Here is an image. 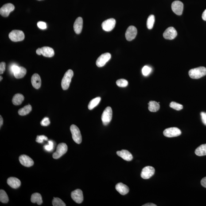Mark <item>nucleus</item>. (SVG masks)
<instances>
[{
  "label": "nucleus",
  "mask_w": 206,
  "mask_h": 206,
  "mask_svg": "<svg viewBox=\"0 0 206 206\" xmlns=\"http://www.w3.org/2000/svg\"><path fill=\"white\" fill-rule=\"evenodd\" d=\"M188 75L191 78L198 79L206 75V68L204 67L192 69L190 70Z\"/></svg>",
  "instance_id": "obj_1"
},
{
  "label": "nucleus",
  "mask_w": 206,
  "mask_h": 206,
  "mask_svg": "<svg viewBox=\"0 0 206 206\" xmlns=\"http://www.w3.org/2000/svg\"><path fill=\"white\" fill-rule=\"evenodd\" d=\"M73 76V72L71 70H68L65 74L61 83L62 87L63 90H67L69 88Z\"/></svg>",
  "instance_id": "obj_2"
},
{
  "label": "nucleus",
  "mask_w": 206,
  "mask_h": 206,
  "mask_svg": "<svg viewBox=\"0 0 206 206\" xmlns=\"http://www.w3.org/2000/svg\"><path fill=\"white\" fill-rule=\"evenodd\" d=\"M73 139L76 143L80 144L82 142V136L80 130L76 125H71L70 128Z\"/></svg>",
  "instance_id": "obj_3"
},
{
  "label": "nucleus",
  "mask_w": 206,
  "mask_h": 206,
  "mask_svg": "<svg viewBox=\"0 0 206 206\" xmlns=\"http://www.w3.org/2000/svg\"><path fill=\"white\" fill-rule=\"evenodd\" d=\"M68 150V147L64 143L59 144L56 148V151L53 154L52 157L55 159H57L66 153Z\"/></svg>",
  "instance_id": "obj_4"
},
{
  "label": "nucleus",
  "mask_w": 206,
  "mask_h": 206,
  "mask_svg": "<svg viewBox=\"0 0 206 206\" xmlns=\"http://www.w3.org/2000/svg\"><path fill=\"white\" fill-rule=\"evenodd\" d=\"M112 118V110L110 107L105 109L102 114V120L103 125L107 126L111 122Z\"/></svg>",
  "instance_id": "obj_5"
},
{
  "label": "nucleus",
  "mask_w": 206,
  "mask_h": 206,
  "mask_svg": "<svg viewBox=\"0 0 206 206\" xmlns=\"http://www.w3.org/2000/svg\"><path fill=\"white\" fill-rule=\"evenodd\" d=\"M9 36L10 40L13 42L22 41L25 38V34L23 32L19 30L12 31L9 33Z\"/></svg>",
  "instance_id": "obj_6"
},
{
  "label": "nucleus",
  "mask_w": 206,
  "mask_h": 206,
  "mask_svg": "<svg viewBox=\"0 0 206 206\" xmlns=\"http://www.w3.org/2000/svg\"><path fill=\"white\" fill-rule=\"evenodd\" d=\"M163 135L168 137H173L181 135V132L178 128L172 127L168 128L164 130Z\"/></svg>",
  "instance_id": "obj_7"
},
{
  "label": "nucleus",
  "mask_w": 206,
  "mask_h": 206,
  "mask_svg": "<svg viewBox=\"0 0 206 206\" xmlns=\"http://www.w3.org/2000/svg\"><path fill=\"white\" fill-rule=\"evenodd\" d=\"M155 169L153 167L147 166L142 169L141 173V177L142 178L147 180L152 177L155 174Z\"/></svg>",
  "instance_id": "obj_8"
},
{
  "label": "nucleus",
  "mask_w": 206,
  "mask_h": 206,
  "mask_svg": "<svg viewBox=\"0 0 206 206\" xmlns=\"http://www.w3.org/2000/svg\"><path fill=\"white\" fill-rule=\"evenodd\" d=\"M111 58V55L110 53H106L102 54L97 60L96 64L97 66L99 67L104 66Z\"/></svg>",
  "instance_id": "obj_9"
},
{
  "label": "nucleus",
  "mask_w": 206,
  "mask_h": 206,
  "mask_svg": "<svg viewBox=\"0 0 206 206\" xmlns=\"http://www.w3.org/2000/svg\"><path fill=\"white\" fill-rule=\"evenodd\" d=\"M115 25V20L114 18H110L103 21L102 24V26L103 30L109 32L114 29Z\"/></svg>",
  "instance_id": "obj_10"
},
{
  "label": "nucleus",
  "mask_w": 206,
  "mask_h": 206,
  "mask_svg": "<svg viewBox=\"0 0 206 206\" xmlns=\"http://www.w3.org/2000/svg\"><path fill=\"white\" fill-rule=\"evenodd\" d=\"M184 5L181 1H174L172 5V9L173 11L176 14L181 15L182 14Z\"/></svg>",
  "instance_id": "obj_11"
},
{
  "label": "nucleus",
  "mask_w": 206,
  "mask_h": 206,
  "mask_svg": "<svg viewBox=\"0 0 206 206\" xmlns=\"http://www.w3.org/2000/svg\"><path fill=\"white\" fill-rule=\"evenodd\" d=\"M15 9V6L12 4L8 3L3 5L0 9V13L4 17H7L11 12Z\"/></svg>",
  "instance_id": "obj_12"
},
{
  "label": "nucleus",
  "mask_w": 206,
  "mask_h": 206,
  "mask_svg": "<svg viewBox=\"0 0 206 206\" xmlns=\"http://www.w3.org/2000/svg\"><path fill=\"white\" fill-rule=\"evenodd\" d=\"M137 34V28L133 26H130L126 30L125 33V37L127 41H131L135 39Z\"/></svg>",
  "instance_id": "obj_13"
},
{
  "label": "nucleus",
  "mask_w": 206,
  "mask_h": 206,
  "mask_svg": "<svg viewBox=\"0 0 206 206\" xmlns=\"http://www.w3.org/2000/svg\"><path fill=\"white\" fill-rule=\"evenodd\" d=\"M71 197L74 201L78 204H81L83 201V192L81 190L77 189L73 191L71 193Z\"/></svg>",
  "instance_id": "obj_14"
},
{
  "label": "nucleus",
  "mask_w": 206,
  "mask_h": 206,
  "mask_svg": "<svg viewBox=\"0 0 206 206\" xmlns=\"http://www.w3.org/2000/svg\"><path fill=\"white\" fill-rule=\"evenodd\" d=\"M177 35V31L173 27H170L168 28L163 34L164 38L168 40H173L175 38Z\"/></svg>",
  "instance_id": "obj_15"
},
{
  "label": "nucleus",
  "mask_w": 206,
  "mask_h": 206,
  "mask_svg": "<svg viewBox=\"0 0 206 206\" xmlns=\"http://www.w3.org/2000/svg\"><path fill=\"white\" fill-rule=\"evenodd\" d=\"M19 160L21 165L27 167L32 166L34 163L32 159L25 155L20 156Z\"/></svg>",
  "instance_id": "obj_16"
},
{
  "label": "nucleus",
  "mask_w": 206,
  "mask_h": 206,
  "mask_svg": "<svg viewBox=\"0 0 206 206\" xmlns=\"http://www.w3.org/2000/svg\"><path fill=\"white\" fill-rule=\"evenodd\" d=\"M117 154L118 156L126 161H130L133 159L132 155L127 150H122L118 151L117 152Z\"/></svg>",
  "instance_id": "obj_17"
},
{
  "label": "nucleus",
  "mask_w": 206,
  "mask_h": 206,
  "mask_svg": "<svg viewBox=\"0 0 206 206\" xmlns=\"http://www.w3.org/2000/svg\"><path fill=\"white\" fill-rule=\"evenodd\" d=\"M83 27V20L81 17H78L74 24V30L77 34H79L82 32Z\"/></svg>",
  "instance_id": "obj_18"
},
{
  "label": "nucleus",
  "mask_w": 206,
  "mask_h": 206,
  "mask_svg": "<svg viewBox=\"0 0 206 206\" xmlns=\"http://www.w3.org/2000/svg\"><path fill=\"white\" fill-rule=\"evenodd\" d=\"M115 188L116 190L122 195H126L130 191L128 187L122 183L117 184L116 185Z\"/></svg>",
  "instance_id": "obj_19"
},
{
  "label": "nucleus",
  "mask_w": 206,
  "mask_h": 206,
  "mask_svg": "<svg viewBox=\"0 0 206 206\" xmlns=\"http://www.w3.org/2000/svg\"><path fill=\"white\" fill-rule=\"evenodd\" d=\"M31 81L33 87L36 89H38L41 87V78L38 74H34L32 76Z\"/></svg>",
  "instance_id": "obj_20"
},
{
  "label": "nucleus",
  "mask_w": 206,
  "mask_h": 206,
  "mask_svg": "<svg viewBox=\"0 0 206 206\" xmlns=\"http://www.w3.org/2000/svg\"><path fill=\"white\" fill-rule=\"evenodd\" d=\"M8 185L13 188H17L21 185V181L15 177H10L8 179Z\"/></svg>",
  "instance_id": "obj_21"
},
{
  "label": "nucleus",
  "mask_w": 206,
  "mask_h": 206,
  "mask_svg": "<svg viewBox=\"0 0 206 206\" xmlns=\"http://www.w3.org/2000/svg\"><path fill=\"white\" fill-rule=\"evenodd\" d=\"M41 55L45 57H51L54 55L53 48L48 47H43L40 48Z\"/></svg>",
  "instance_id": "obj_22"
},
{
  "label": "nucleus",
  "mask_w": 206,
  "mask_h": 206,
  "mask_svg": "<svg viewBox=\"0 0 206 206\" xmlns=\"http://www.w3.org/2000/svg\"><path fill=\"white\" fill-rule=\"evenodd\" d=\"M26 73V70L25 68L19 67L18 69L13 73L15 77L17 79H20L25 76Z\"/></svg>",
  "instance_id": "obj_23"
},
{
  "label": "nucleus",
  "mask_w": 206,
  "mask_h": 206,
  "mask_svg": "<svg viewBox=\"0 0 206 206\" xmlns=\"http://www.w3.org/2000/svg\"><path fill=\"white\" fill-rule=\"evenodd\" d=\"M24 97L22 94H17L13 97L12 102L13 104L15 106H18L21 104L23 101Z\"/></svg>",
  "instance_id": "obj_24"
},
{
  "label": "nucleus",
  "mask_w": 206,
  "mask_h": 206,
  "mask_svg": "<svg viewBox=\"0 0 206 206\" xmlns=\"http://www.w3.org/2000/svg\"><path fill=\"white\" fill-rule=\"evenodd\" d=\"M31 200L32 203H36L39 205H40L43 203L42 198L41 195L38 193L33 194L31 196Z\"/></svg>",
  "instance_id": "obj_25"
},
{
  "label": "nucleus",
  "mask_w": 206,
  "mask_h": 206,
  "mask_svg": "<svg viewBox=\"0 0 206 206\" xmlns=\"http://www.w3.org/2000/svg\"><path fill=\"white\" fill-rule=\"evenodd\" d=\"M148 105H149L148 109L149 111L151 112H156L159 110L160 106L158 102L154 101H151L148 103Z\"/></svg>",
  "instance_id": "obj_26"
},
{
  "label": "nucleus",
  "mask_w": 206,
  "mask_h": 206,
  "mask_svg": "<svg viewBox=\"0 0 206 206\" xmlns=\"http://www.w3.org/2000/svg\"><path fill=\"white\" fill-rule=\"evenodd\" d=\"M195 152L196 155L198 156L206 155V144L200 145L196 148Z\"/></svg>",
  "instance_id": "obj_27"
},
{
  "label": "nucleus",
  "mask_w": 206,
  "mask_h": 206,
  "mask_svg": "<svg viewBox=\"0 0 206 206\" xmlns=\"http://www.w3.org/2000/svg\"><path fill=\"white\" fill-rule=\"evenodd\" d=\"M32 110V106L30 105H28L19 110L18 114L21 116H25L29 114Z\"/></svg>",
  "instance_id": "obj_28"
},
{
  "label": "nucleus",
  "mask_w": 206,
  "mask_h": 206,
  "mask_svg": "<svg viewBox=\"0 0 206 206\" xmlns=\"http://www.w3.org/2000/svg\"><path fill=\"white\" fill-rule=\"evenodd\" d=\"M100 100L101 98L100 97H98V98H94V99L92 100L89 103L88 106L89 109L90 110H92L94 108L96 107L99 104Z\"/></svg>",
  "instance_id": "obj_29"
},
{
  "label": "nucleus",
  "mask_w": 206,
  "mask_h": 206,
  "mask_svg": "<svg viewBox=\"0 0 206 206\" xmlns=\"http://www.w3.org/2000/svg\"><path fill=\"white\" fill-rule=\"evenodd\" d=\"M0 201L3 203H7L9 201L8 195L4 191L1 189L0 191Z\"/></svg>",
  "instance_id": "obj_30"
},
{
  "label": "nucleus",
  "mask_w": 206,
  "mask_h": 206,
  "mask_svg": "<svg viewBox=\"0 0 206 206\" xmlns=\"http://www.w3.org/2000/svg\"><path fill=\"white\" fill-rule=\"evenodd\" d=\"M155 21V16L153 15L149 16L147 19V26L148 29H151L153 28Z\"/></svg>",
  "instance_id": "obj_31"
},
{
  "label": "nucleus",
  "mask_w": 206,
  "mask_h": 206,
  "mask_svg": "<svg viewBox=\"0 0 206 206\" xmlns=\"http://www.w3.org/2000/svg\"><path fill=\"white\" fill-rule=\"evenodd\" d=\"M52 205L54 206H65L66 205L59 198H54L52 200Z\"/></svg>",
  "instance_id": "obj_32"
},
{
  "label": "nucleus",
  "mask_w": 206,
  "mask_h": 206,
  "mask_svg": "<svg viewBox=\"0 0 206 206\" xmlns=\"http://www.w3.org/2000/svg\"><path fill=\"white\" fill-rule=\"evenodd\" d=\"M169 106L174 109L178 110V111L182 109L183 108L182 105L174 102H171Z\"/></svg>",
  "instance_id": "obj_33"
},
{
  "label": "nucleus",
  "mask_w": 206,
  "mask_h": 206,
  "mask_svg": "<svg viewBox=\"0 0 206 206\" xmlns=\"http://www.w3.org/2000/svg\"><path fill=\"white\" fill-rule=\"evenodd\" d=\"M116 84L119 87H126L128 86V81L125 79H119L117 81Z\"/></svg>",
  "instance_id": "obj_34"
},
{
  "label": "nucleus",
  "mask_w": 206,
  "mask_h": 206,
  "mask_svg": "<svg viewBox=\"0 0 206 206\" xmlns=\"http://www.w3.org/2000/svg\"><path fill=\"white\" fill-rule=\"evenodd\" d=\"M152 71V68L148 66H145L142 69V73L144 76H147Z\"/></svg>",
  "instance_id": "obj_35"
},
{
  "label": "nucleus",
  "mask_w": 206,
  "mask_h": 206,
  "mask_svg": "<svg viewBox=\"0 0 206 206\" xmlns=\"http://www.w3.org/2000/svg\"><path fill=\"white\" fill-rule=\"evenodd\" d=\"M54 144L53 141H48V144L44 146V149L48 152L52 151L53 150Z\"/></svg>",
  "instance_id": "obj_36"
},
{
  "label": "nucleus",
  "mask_w": 206,
  "mask_h": 206,
  "mask_svg": "<svg viewBox=\"0 0 206 206\" xmlns=\"http://www.w3.org/2000/svg\"><path fill=\"white\" fill-rule=\"evenodd\" d=\"M48 140V137L44 135L37 136L36 139V142L39 143H42L44 141H47Z\"/></svg>",
  "instance_id": "obj_37"
},
{
  "label": "nucleus",
  "mask_w": 206,
  "mask_h": 206,
  "mask_svg": "<svg viewBox=\"0 0 206 206\" xmlns=\"http://www.w3.org/2000/svg\"><path fill=\"white\" fill-rule=\"evenodd\" d=\"M50 124L49 118L48 117H45L41 121V124L42 126H48Z\"/></svg>",
  "instance_id": "obj_38"
},
{
  "label": "nucleus",
  "mask_w": 206,
  "mask_h": 206,
  "mask_svg": "<svg viewBox=\"0 0 206 206\" xmlns=\"http://www.w3.org/2000/svg\"><path fill=\"white\" fill-rule=\"evenodd\" d=\"M37 26L40 29H44L47 28V25L45 22L43 21H39L37 23Z\"/></svg>",
  "instance_id": "obj_39"
},
{
  "label": "nucleus",
  "mask_w": 206,
  "mask_h": 206,
  "mask_svg": "<svg viewBox=\"0 0 206 206\" xmlns=\"http://www.w3.org/2000/svg\"><path fill=\"white\" fill-rule=\"evenodd\" d=\"M6 64L4 62H2L0 64V74H2L5 70Z\"/></svg>",
  "instance_id": "obj_40"
},
{
  "label": "nucleus",
  "mask_w": 206,
  "mask_h": 206,
  "mask_svg": "<svg viewBox=\"0 0 206 206\" xmlns=\"http://www.w3.org/2000/svg\"><path fill=\"white\" fill-rule=\"evenodd\" d=\"M200 114H201L202 122L206 126V113L202 112Z\"/></svg>",
  "instance_id": "obj_41"
},
{
  "label": "nucleus",
  "mask_w": 206,
  "mask_h": 206,
  "mask_svg": "<svg viewBox=\"0 0 206 206\" xmlns=\"http://www.w3.org/2000/svg\"><path fill=\"white\" fill-rule=\"evenodd\" d=\"M201 184L203 187L206 188V177L202 179L201 181Z\"/></svg>",
  "instance_id": "obj_42"
},
{
  "label": "nucleus",
  "mask_w": 206,
  "mask_h": 206,
  "mask_svg": "<svg viewBox=\"0 0 206 206\" xmlns=\"http://www.w3.org/2000/svg\"><path fill=\"white\" fill-rule=\"evenodd\" d=\"M202 18L204 21H206V9L204 10V12L203 13L202 15Z\"/></svg>",
  "instance_id": "obj_43"
},
{
  "label": "nucleus",
  "mask_w": 206,
  "mask_h": 206,
  "mask_svg": "<svg viewBox=\"0 0 206 206\" xmlns=\"http://www.w3.org/2000/svg\"><path fill=\"white\" fill-rule=\"evenodd\" d=\"M143 206H157L156 205L153 203H147V204H145L142 205Z\"/></svg>",
  "instance_id": "obj_44"
},
{
  "label": "nucleus",
  "mask_w": 206,
  "mask_h": 206,
  "mask_svg": "<svg viewBox=\"0 0 206 206\" xmlns=\"http://www.w3.org/2000/svg\"><path fill=\"white\" fill-rule=\"evenodd\" d=\"M3 124V119L1 115L0 116V127H1Z\"/></svg>",
  "instance_id": "obj_45"
},
{
  "label": "nucleus",
  "mask_w": 206,
  "mask_h": 206,
  "mask_svg": "<svg viewBox=\"0 0 206 206\" xmlns=\"http://www.w3.org/2000/svg\"><path fill=\"white\" fill-rule=\"evenodd\" d=\"M36 53L37 54V55H41V49H40V48H37V50H36Z\"/></svg>",
  "instance_id": "obj_46"
},
{
  "label": "nucleus",
  "mask_w": 206,
  "mask_h": 206,
  "mask_svg": "<svg viewBox=\"0 0 206 206\" xmlns=\"http://www.w3.org/2000/svg\"><path fill=\"white\" fill-rule=\"evenodd\" d=\"M0 78H1V79H0V81H2V76H0Z\"/></svg>",
  "instance_id": "obj_47"
},
{
  "label": "nucleus",
  "mask_w": 206,
  "mask_h": 206,
  "mask_svg": "<svg viewBox=\"0 0 206 206\" xmlns=\"http://www.w3.org/2000/svg\"><path fill=\"white\" fill-rule=\"evenodd\" d=\"M39 1H40V0H39Z\"/></svg>",
  "instance_id": "obj_48"
}]
</instances>
